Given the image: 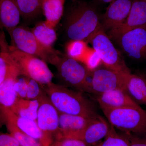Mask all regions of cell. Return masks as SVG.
Listing matches in <instances>:
<instances>
[{
	"mask_svg": "<svg viewBox=\"0 0 146 146\" xmlns=\"http://www.w3.org/2000/svg\"><path fill=\"white\" fill-rule=\"evenodd\" d=\"M49 99L58 112L88 117H98L94 106L83 93L51 82L42 85Z\"/></svg>",
	"mask_w": 146,
	"mask_h": 146,
	"instance_id": "obj_1",
	"label": "cell"
},
{
	"mask_svg": "<svg viewBox=\"0 0 146 146\" xmlns=\"http://www.w3.org/2000/svg\"><path fill=\"white\" fill-rule=\"evenodd\" d=\"M102 28L96 9L87 3L76 4L68 11L65 29L70 40H83L88 43L94 35Z\"/></svg>",
	"mask_w": 146,
	"mask_h": 146,
	"instance_id": "obj_2",
	"label": "cell"
},
{
	"mask_svg": "<svg viewBox=\"0 0 146 146\" xmlns=\"http://www.w3.org/2000/svg\"><path fill=\"white\" fill-rule=\"evenodd\" d=\"M8 52L13 66L20 76L32 79L42 85L52 82L54 75L44 60L8 46Z\"/></svg>",
	"mask_w": 146,
	"mask_h": 146,
	"instance_id": "obj_3",
	"label": "cell"
},
{
	"mask_svg": "<svg viewBox=\"0 0 146 146\" xmlns=\"http://www.w3.org/2000/svg\"><path fill=\"white\" fill-rule=\"evenodd\" d=\"M11 39V45L23 52L39 58L53 65L62 55L54 48L42 46L36 39L31 29L18 26L7 31Z\"/></svg>",
	"mask_w": 146,
	"mask_h": 146,
	"instance_id": "obj_4",
	"label": "cell"
},
{
	"mask_svg": "<svg viewBox=\"0 0 146 146\" xmlns=\"http://www.w3.org/2000/svg\"><path fill=\"white\" fill-rule=\"evenodd\" d=\"M110 124L127 133H146V111L142 108L125 107L102 110Z\"/></svg>",
	"mask_w": 146,
	"mask_h": 146,
	"instance_id": "obj_5",
	"label": "cell"
},
{
	"mask_svg": "<svg viewBox=\"0 0 146 146\" xmlns=\"http://www.w3.org/2000/svg\"><path fill=\"white\" fill-rule=\"evenodd\" d=\"M88 43L91 44L93 48L99 55L105 67L122 74L131 73L122 56L102 28L94 35Z\"/></svg>",
	"mask_w": 146,
	"mask_h": 146,
	"instance_id": "obj_6",
	"label": "cell"
},
{
	"mask_svg": "<svg viewBox=\"0 0 146 146\" xmlns=\"http://www.w3.org/2000/svg\"><path fill=\"white\" fill-rule=\"evenodd\" d=\"M57 70V76L64 86L73 87L84 93L85 82L89 72L80 62L61 55L53 65Z\"/></svg>",
	"mask_w": 146,
	"mask_h": 146,
	"instance_id": "obj_7",
	"label": "cell"
},
{
	"mask_svg": "<svg viewBox=\"0 0 146 146\" xmlns=\"http://www.w3.org/2000/svg\"><path fill=\"white\" fill-rule=\"evenodd\" d=\"M36 122L43 133L46 146H49L59 136V114L46 94L40 98Z\"/></svg>",
	"mask_w": 146,
	"mask_h": 146,
	"instance_id": "obj_8",
	"label": "cell"
},
{
	"mask_svg": "<svg viewBox=\"0 0 146 146\" xmlns=\"http://www.w3.org/2000/svg\"><path fill=\"white\" fill-rule=\"evenodd\" d=\"M129 74H122L105 67H99L92 72L91 94L97 96L114 89H125L127 78Z\"/></svg>",
	"mask_w": 146,
	"mask_h": 146,
	"instance_id": "obj_9",
	"label": "cell"
},
{
	"mask_svg": "<svg viewBox=\"0 0 146 146\" xmlns=\"http://www.w3.org/2000/svg\"><path fill=\"white\" fill-rule=\"evenodd\" d=\"M117 42L129 57L136 60H146V28L127 32Z\"/></svg>",
	"mask_w": 146,
	"mask_h": 146,
	"instance_id": "obj_10",
	"label": "cell"
},
{
	"mask_svg": "<svg viewBox=\"0 0 146 146\" xmlns=\"http://www.w3.org/2000/svg\"><path fill=\"white\" fill-rule=\"evenodd\" d=\"M141 27L146 28V2L134 0L125 21L117 28L108 31V36L117 41L127 32Z\"/></svg>",
	"mask_w": 146,
	"mask_h": 146,
	"instance_id": "obj_11",
	"label": "cell"
},
{
	"mask_svg": "<svg viewBox=\"0 0 146 146\" xmlns=\"http://www.w3.org/2000/svg\"><path fill=\"white\" fill-rule=\"evenodd\" d=\"M132 2V0H114L110 3L101 22L105 32L117 28L123 23L129 13Z\"/></svg>",
	"mask_w": 146,
	"mask_h": 146,
	"instance_id": "obj_12",
	"label": "cell"
},
{
	"mask_svg": "<svg viewBox=\"0 0 146 146\" xmlns=\"http://www.w3.org/2000/svg\"><path fill=\"white\" fill-rule=\"evenodd\" d=\"M110 128V125L99 116L82 130L71 133L61 138L77 139L90 146L97 143L106 137L109 133Z\"/></svg>",
	"mask_w": 146,
	"mask_h": 146,
	"instance_id": "obj_13",
	"label": "cell"
},
{
	"mask_svg": "<svg viewBox=\"0 0 146 146\" xmlns=\"http://www.w3.org/2000/svg\"><path fill=\"white\" fill-rule=\"evenodd\" d=\"M97 101L102 110L125 107H141L123 89H114L97 95Z\"/></svg>",
	"mask_w": 146,
	"mask_h": 146,
	"instance_id": "obj_14",
	"label": "cell"
},
{
	"mask_svg": "<svg viewBox=\"0 0 146 146\" xmlns=\"http://www.w3.org/2000/svg\"><path fill=\"white\" fill-rule=\"evenodd\" d=\"M1 113L4 121L7 120L11 122L21 131L39 141L43 146H46L44 135L36 121L19 117L10 109L5 110Z\"/></svg>",
	"mask_w": 146,
	"mask_h": 146,
	"instance_id": "obj_15",
	"label": "cell"
},
{
	"mask_svg": "<svg viewBox=\"0 0 146 146\" xmlns=\"http://www.w3.org/2000/svg\"><path fill=\"white\" fill-rule=\"evenodd\" d=\"M58 114L60 133L56 140L82 130L100 116L92 118L60 112H58Z\"/></svg>",
	"mask_w": 146,
	"mask_h": 146,
	"instance_id": "obj_16",
	"label": "cell"
},
{
	"mask_svg": "<svg viewBox=\"0 0 146 146\" xmlns=\"http://www.w3.org/2000/svg\"><path fill=\"white\" fill-rule=\"evenodd\" d=\"M21 16L16 0H0V29L8 31L18 26Z\"/></svg>",
	"mask_w": 146,
	"mask_h": 146,
	"instance_id": "obj_17",
	"label": "cell"
},
{
	"mask_svg": "<svg viewBox=\"0 0 146 146\" xmlns=\"http://www.w3.org/2000/svg\"><path fill=\"white\" fill-rule=\"evenodd\" d=\"M125 90L136 103L146 105V80L142 76L129 74Z\"/></svg>",
	"mask_w": 146,
	"mask_h": 146,
	"instance_id": "obj_18",
	"label": "cell"
},
{
	"mask_svg": "<svg viewBox=\"0 0 146 146\" xmlns=\"http://www.w3.org/2000/svg\"><path fill=\"white\" fill-rule=\"evenodd\" d=\"M20 76L19 73H15L0 84V112L5 110H11L16 102L18 97L14 85Z\"/></svg>",
	"mask_w": 146,
	"mask_h": 146,
	"instance_id": "obj_19",
	"label": "cell"
},
{
	"mask_svg": "<svg viewBox=\"0 0 146 146\" xmlns=\"http://www.w3.org/2000/svg\"><path fill=\"white\" fill-rule=\"evenodd\" d=\"M65 0H42V10L49 26L55 28L63 16Z\"/></svg>",
	"mask_w": 146,
	"mask_h": 146,
	"instance_id": "obj_20",
	"label": "cell"
},
{
	"mask_svg": "<svg viewBox=\"0 0 146 146\" xmlns=\"http://www.w3.org/2000/svg\"><path fill=\"white\" fill-rule=\"evenodd\" d=\"M39 104L38 100L18 98L11 110L19 117L36 121Z\"/></svg>",
	"mask_w": 146,
	"mask_h": 146,
	"instance_id": "obj_21",
	"label": "cell"
},
{
	"mask_svg": "<svg viewBox=\"0 0 146 146\" xmlns=\"http://www.w3.org/2000/svg\"><path fill=\"white\" fill-rule=\"evenodd\" d=\"M8 46L4 34L3 35L0 40V84L10 76L18 73L11 62L8 52Z\"/></svg>",
	"mask_w": 146,
	"mask_h": 146,
	"instance_id": "obj_22",
	"label": "cell"
},
{
	"mask_svg": "<svg viewBox=\"0 0 146 146\" xmlns=\"http://www.w3.org/2000/svg\"><path fill=\"white\" fill-rule=\"evenodd\" d=\"M32 32L38 42L44 47L52 49L57 39L55 29L49 26L44 21L39 22L31 29Z\"/></svg>",
	"mask_w": 146,
	"mask_h": 146,
	"instance_id": "obj_23",
	"label": "cell"
},
{
	"mask_svg": "<svg viewBox=\"0 0 146 146\" xmlns=\"http://www.w3.org/2000/svg\"><path fill=\"white\" fill-rule=\"evenodd\" d=\"M21 16L26 19L35 18L42 10V0H16Z\"/></svg>",
	"mask_w": 146,
	"mask_h": 146,
	"instance_id": "obj_24",
	"label": "cell"
},
{
	"mask_svg": "<svg viewBox=\"0 0 146 146\" xmlns=\"http://www.w3.org/2000/svg\"><path fill=\"white\" fill-rule=\"evenodd\" d=\"M89 48L85 41L70 40L66 45L65 51L66 55L69 57L82 63Z\"/></svg>",
	"mask_w": 146,
	"mask_h": 146,
	"instance_id": "obj_25",
	"label": "cell"
},
{
	"mask_svg": "<svg viewBox=\"0 0 146 146\" xmlns=\"http://www.w3.org/2000/svg\"><path fill=\"white\" fill-rule=\"evenodd\" d=\"M9 133L18 141L21 146H44L39 141L21 131L9 121H4Z\"/></svg>",
	"mask_w": 146,
	"mask_h": 146,
	"instance_id": "obj_26",
	"label": "cell"
},
{
	"mask_svg": "<svg viewBox=\"0 0 146 146\" xmlns=\"http://www.w3.org/2000/svg\"><path fill=\"white\" fill-rule=\"evenodd\" d=\"M106 138L98 146H130L129 140L118 135L115 128L110 125Z\"/></svg>",
	"mask_w": 146,
	"mask_h": 146,
	"instance_id": "obj_27",
	"label": "cell"
},
{
	"mask_svg": "<svg viewBox=\"0 0 146 146\" xmlns=\"http://www.w3.org/2000/svg\"><path fill=\"white\" fill-rule=\"evenodd\" d=\"M82 63L88 71L92 72L99 68L102 62L98 53L93 48H89Z\"/></svg>",
	"mask_w": 146,
	"mask_h": 146,
	"instance_id": "obj_28",
	"label": "cell"
},
{
	"mask_svg": "<svg viewBox=\"0 0 146 146\" xmlns=\"http://www.w3.org/2000/svg\"><path fill=\"white\" fill-rule=\"evenodd\" d=\"M46 94L42 85L34 80L28 79L26 99L38 100Z\"/></svg>",
	"mask_w": 146,
	"mask_h": 146,
	"instance_id": "obj_29",
	"label": "cell"
},
{
	"mask_svg": "<svg viewBox=\"0 0 146 146\" xmlns=\"http://www.w3.org/2000/svg\"><path fill=\"white\" fill-rule=\"evenodd\" d=\"M20 76L17 78L14 85V89L18 98L26 99L28 78Z\"/></svg>",
	"mask_w": 146,
	"mask_h": 146,
	"instance_id": "obj_30",
	"label": "cell"
},
{
	"mask_svg": "<svg viewBox=\"0 0 146 146\" xmlns=\"http://www.w3.org/2000/svg\"><path fill=\"white\" fill-rule=\"evenodd\" d=\"M84 142L73 138H64L55 140L49 146H89Z\"/></svg>",
	"mask_w": 146,
	"mask_h": 146,
	"instance_id": "obj_31",
	"label": "cell"
},
{
	"mask_svg": "<svg viewBox=\"0 0 146 146\" xmlns=\"http://www.w3.org/2000/svg\"><path fill=\"white\" fill-rule=\"evenodd\" d=\"M0 146H21L10 133H0Z\"/></svg>",
	"mask_w": 146,
	"mask_h": 146,
	"instance_id": "obj_32",
	"label": "cell"
},
{
	"mask_svg": "<svg viewBox=\"0 0 146 146\" xmlns=\"http://www.w3.org/2000/svg\"><path fill=\"white\" fill-rule=\"evenodd\" d=\"M130 146H146V142L136 137L129 138Z\"/></svg>",
	"mask_w": 146,
	"mask_h": 146,
	"instance_id": "obj_33",
	"label": "cell"
},
{
	"mask_svg": "<svg viewBox=\"0 0 146 146\" xmlns=\"http://www.w3.org/2000/svg\"><path fill=\"white\" fill-rule=\"evenodd\" d=\"M98 1L100 2L103 3H110L114 0H98Z\"/></svg>",
	"mask_w": 146,
	"mask_h": 146,
	"instance_id": "obj_34",
	"label": "cell"
},
{
	"mask_svg": "<svg viewBox=\"0 0 146 146\" xmlns=\"http://www.w3.org/2000/svg\"><path fill=\"white\" fill-rule=\"evenodd\" d=\"M140 75L142 76V77L144 78L146 80V74H140Z\"/></svg>",
	"mask_w": 146,
	"mask_h": 146,
	"instance_id": "obj_35",
	"label": "cell"
},
{
	"mask_svg": "<svg viewBox=\"0 0 146 146\" xmlns=\"http://www.w3.org/2000/svg\"><path fill=\"white\" fill-rule=\"evenodd\" d=\"M2 34V33H0V39H1V36Z\"/></svg>",
	"mask_w": 146,
	"mask_h": 146,
	"instance_id": "obj_36",
	"label": "cell"
},
{
	"mask_svg": "<svg viewBox=\"0 0 146 146\" xmlns=\"http://www.w3.org/2000/svg\"><path fill=\"white\" fill-rule=\"evenodd\" d=\"M142 1H144L146 2V0H142Z\"/></svg>",
	"mask_w": 146,
	"mask_h": 146,
	"instance_id": "obj_37",
	"label": "cell"
}]
</instances>
